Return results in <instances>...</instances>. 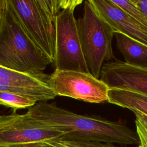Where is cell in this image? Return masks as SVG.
<instances>
[{
	"label": "cell",
	"instance_id": "5",
	"mask_svg": "<svg viewBox=\"0 0 147 147\" xmlns=\"http://www.w3.org/2000/svg\"><path fill=\"white\" fill-rule=\"evenodd\" d=\"M82 2V0H74L56 17L55 69L90 73L82 52L74 16L75 8Z\"/></svg>",
	"mask_w": 147,
	"mask_h": 147
},
{
	"label": "cell",
	"instance_id": "17",
	"mask_svg": "<svg viewBox=\"0 0 147 147\" xmlns=\"http://www.w3.org/2000/svg\"><path fill=\"white\" fill-rule=\"evenodd\" d=\"M45 147H70L65 143H64L61 140L57 139L51 141L42 142Z\"/></svg>",
	"mask_w": 147,
	"mask_h": 147
},
{
	"label": "cell",
	"instance_id": "15",
	"mask_svg": "<svg viewBox=\"0 0 147 147\" xmlns=\"http://www.w3.org/2000/svg\"><path fill=\"white\" fill-rule=\"evenodd\" d=\"M64 143L70 147H123L114 145L113 144L102 143L96 142H83V141H72L61 140ZM138 147H139L138 146Z\"/></svg>",
	"mask_w": 147,
	"mask_h": 147
},
{
	"label": "cell",
	"instance_id": "6",
	"mask_svg": "<svg viewBox=\"0 0 147 147\" xmlns=\"http://www.w3.org/2000/svg\"><path fill=\"white\" fill-rule=\"evenodd\" d=\"M65 133L46 125L27 112L0 115V147H22L60 138Z\"/></svg>",
	"mask_w": 147,
	"mask_h": 147
},
{
	"label": "cell",
	"instance_id": "3",
	"mask_svg": "<svg viewBox=\"0 0 147 147\" xmlns=\"http://www.w3.org/2000/svg\"><path fill=\"white\" fill-rule=\"evenodd\" d=\"M23 27L51 63L56 57V20L62 0H7Z\"/></svg>",
	"mask_w": 147,
	"mask_h": 147
},
{
	"label": "cell",
	"instance_id": "10",
	"mask_svg": "<svg viewBox=\"0 0 147 147\" xmlns=\"http://www.w3.org/2000/svg\"><path fill=\"white\" fill-rule=\"evenodd\" d=\"M100 16L120 33L147 46V28L112 2L111 0H89Z\"/></svg>",
	"mask_w": 147,
	"mask_h": 147
},
{
	"label": "cell",
	"instance_id": "19",
	"mask_svg": "<svg viewBox=\"0 0 147 147\" xmlns=\"http://www.w3.org/2000/svg\"><path fill=\"white\" fill-rule=\"evenodd\" d=\"M131 111L135 114L136 118L139 119L147 129V115L136 110H132Z\"/></svg>",
	"mask_w": 147,
	"mask_h": 147
},
{
	"label": "cell",
	"instance_id": "16",
	"mask_svg": "<svg viewBox=\"0 0 147 147\" xmlns=\"http://www.w3.org/2000/svg\"><path fill=\"white\" fill-rule=\"evenodd\" d=\"M136 132L140 140L139 147H147V129L138 119L135 121Z\"/></svg>",
	"mask_w": 147,
	"mask_h": 147
},
{
	"label": "cell",
	"instance_id": "18",
	"mask_svg": "<svg viewBox=\"0 0 147 147\" xmlns=\"http://www.w3.org/2000/svg\"><path fill=\"white\" fill-rule=\"evenodd\" d=\"M147 18V0H132Z\"/></svg>",
	"mask_w": 147,
	"mask_h": 147
},
{
	"label": "cell",
	"instance_id": "1",
	"mask_svg": "<svg viewBox=\"0 0 147 147\" xmlns=\"http://www.w3.org/2000/svg\"><path fill=\"white\" fill-rule=\"evenodd\" d=\"M27 113L40 122L65 133L60 140L121 145H139L136 131L125 124L78 114L54 103L38 102Z\"/></svg>",
	"mask_w": 147,
	"mask_h": 147
},
{
	"label": "cell",
	"instance_id": "7",
	"mask_svg": "<svg viewBox=\"0 0 147 147\" xmlns=\"http://www.w3.org/2000/svg\"><path fill=\"white\" fill-rule=\"evenodd\" d=\"M48 83L57 96L89 103L108 102L109 88L91 73L55 69L49 75Z\"/></svg>",
	"mask_w": 147,
	"mask_h": 147
},
{
	"label": "cell",
	"instance_id": "9",
	"mask_svg": "<svg viewBox=\"0 0 147 147\" xmlns=\"http://www.w3.org/2000/svg\"><path fill=\"white\" fill-rule=\"evenodd\" d=\"M100 79L109 88L131 91L147 95V68L115 60L105 63Z\"/></svg>",
	"mask_w": 147,
	"mask_h": 147
},
{
	"label": "cell",
	"instance_id": "11",
	"mask_svg": "<svg viewBox=\"0 0 147 147\" xmlns=\"http://www.w3.org/2000/svg\"><path fill=\"white\" fill-rule=\"evenodd\" d=\"M116 45L125 62L132 65L147 68V46L127 36L114 33Z\"/></svg>",
	"mask_w": 147,
	"mask_h": 147
},
{
	"label": "cell",
	"instance_id": "4",
	"mask_svg": "<svg viewBox=\"0 0 147 147\" xmlns=\"http://www.w3.org/2000/svg\"><path fill=\"white\" fill-rule=\"evenodd\" d=\"M83 56L90 72L99 79L105 61L115 59L112 49L114 32L98 14L90 1L84 2V12L76 20Z\"/></svg>",
	"mask_w": 147,
	"mask_h": 147
},
{
	"label": "cell",
	"instance_id": "12",
	"mask_svg": "<svg viewBox=\"0 0 147 147\" xmlns=\"http://www.w3.org/2000/svg\"><path fill=\"white\" fill-rule=\"evenodd\" d=\"M108 102L147 115V95L125 90L109 88Z\"/></svg>",
	"mask_w": 147,
	"mask_h": 147
},
{
	"label": "cell",
	"instance_id": "8",
	"mask_svg": "<svg viewBox=\"0 0 147 147\" xmlns=\"http://www.w3.org/2000/svg\"><path fill=\"white\" fill-rule=\"evenodd\" d=\"M49 75L25 74L0 66V91L19 94L37 102H47L57 95L48 83Z\"/></svg>",
	"mask_w": 147,
	"mask_h": 147
},
{
	"label": "cell",
	"instance_id": "13",
	"mask_svg": "<svg viewBox=\"0 0 147 147\" xmlns=\"http://www.w3.org/2000/svg\"><path fill=\"white\" fill-rule=\"evenodd\" d=\"M37 102L32 98L13 92L0 91V105L11 109L13 113L20 109L30 108Z\"/></svg>",
	"mask_w": 147,
	"mask_h": 147
},
{
	"label": "cell",
	"instance_id": "21",
	"mask_svg": "<svg viewBox=\"0 0 147 147\" xmlns=\"http://www.w3.org/2000/svg\"><path fill=\"white\" fill-rule=\"evenodd\" d=\"M22 147H45V146H44L42 142H40V143H34V144H29Z\"/></svg>",
	"mask_w": 147,
	"mask_h": 147
},
{
	"label": "cell",
	"instance_id": "14",
	"mask_svg": "<svg viewBox=\"0 0 147 147\" xmlns=\"http://www.w3.org/2000/svg\"><path fill=\"white\" fill-rule=\"evenodd\" d=\"M111 1L132 18L147 28L146 17L136 5L132 0H111Z\"/></svg>",
	"mask_w": 147,
	"mask_h": 147
},
{
	"label": "cell",
	"instance_id": "2",
	"mask_svg": "<svg viewBox=\"0 0 147 147\" xmlns=\"http://www.w3.org/2000/svg\"><path fill=\"white\" fill-rule=\"evenodd\" d=\"M51 63L30 37L7 0L0 18V66L19 72L39 74Z\"/></svg>",
	"mask_w": 147,
	"mask_h": 147
},
{
	"label": "cell",
	"instance_id": "20",
	"mask_svg": "<svg viewBox=\"0 0 147 147\" xmlns=\"http://www.w3.org/2000/svg\"><path fill=\"white\" fill-rule=\"evenodd\" d=\"M7 5V0H0V16Z\"/></svg>",
	"mask_w": 147,
	"mask_h": 147
},
{
	"label": "cell",
	"instance_id": "22",
	"mask_svg": "<svg viewBox=\"0 0 147 147\" xmlns=\"http://www.w3.org/2000/svg\"><path fill=\"white\" fill-rule=\"evenodd\" d=\"M0 18H1V16H0Z\"/></svg>",
	"mask_w": 147,
	"mask_h": 147
}]
</instances>
